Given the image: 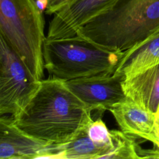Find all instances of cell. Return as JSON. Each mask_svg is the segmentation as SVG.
Instances as JSON below:
<instances>
[{"mask_svg": "<svg viewBox=\"0 0 159 159\" xmlns=\"http://www.w3.org/2000/svg\"><path fill=\"white\" fill-rule=\"evenodd\" d=\"M92 111L54 78L42 80L39 88L15 116L14 124L27 134L53 144L72 141L93 120Z\"/></svg>", "mask_w": 159, "mask_h": 159, "instance_id": "6da1fadb", "label": "cell"}, {"mask_svg": "<svg viewBox=\"0 0 159 159\" xmlns=\"http://www.w3.org/2000/svg\"><path fill=\"white\" fill-rule=\"evenodd\" d=\"M159 29V0H117L81 27L76 35L124 52Z\"/></svg>", "mask_w": 159, "mask_h": 159, "instance_id": "7a4b0ae2", "label": "cell"}, {"mask_svg": "<svg viewBox=\"0 0 159 159\" xmlns=\"http://www.w3.org/2000/svg\"><path fill=\"white\" fill-rule=\"evenodd\" d=\"M44 68L51 78L64 81L114 73L123 52L106 48L79 35L45 38Z\"/></svg>", "mask_w": 159, "mask_h": 159, "instance_id": "3957f363", "label": "cell"}, {"mask_svg": "<svg viewBox=\"0 0 159 159\" xmlns=\"http://www.w3.org/2000/svg\"><path fill=\"white\" fill-rule=\"evenodd\" d=\"M0 34L37 80L43 76L44 20L35 0H0Z\"/></svg>", "mask_w": 159, "mask_h": 159, "instance_id": "277c9868", "label": "cell"}, {"mask_svg": "<svg viewBox=\"0 0 159 159\" xmlns=\"http://www.w3.org/2000/svg\"><path fill=\"white\" fill-rule=\"evenodd\" d=\"M20 57L0 37V114L16 116L39 88Z\"/></svg>", "mask_w": 159, "mask_h": 159, "instance_id": "5b68a950", "label": "cell"}, {"mask_svg": "<svg viewBox=\"0 0 159 159\" xmlns=\"http://www.w3.org/2000/svg\"><path fill=\"white\" fill-rule=\"evenodd\" d=\"M124 77L116 73L99 75L68 80V88L92 112L96 111L102 116L106 111L124 100L122 81Z\"/></svg>", "mask_w": 159, "mask_h": 159, "instance_id": "8992f818", "label": "cell"}, {"mask_svg": "<svg viewBox=\"0 0 159 159\" xmlns=\"http://www.w3.org/2000/svg\"><path fill=\"white\" fill-rule=\"evenodd\" d=\"M117 0H76L53 14L46 38L73 37L91 19L111 6Z\"/></svg>", "mask_w": 159, "mask_h": 159, "instance_id": "52a82bcc", "label": "cell"}, {"mask_svg": "<svg viewBox=\"0 0 159 159\" xmlns=\"http://www.w3.org/2000/svg\"><path fill=\"white\" fill-rule=\"evenodd\" d=\"M109 111L121 130L135 137L151 142L159 147V117L126 98L113 106Z\"/></svg>", "mask_w": 159, "mask_h": 159, "instance_id": "ba28073f", "label": "cell"}, {"mask_svg": "<svg viewBox=\"0 0 159 159\" xmlns=\"http://www.w3.org/2000/svg\"><path fill=\"white\" fill-rule=\"evenodd\" d=\"M51 143L27 134L14 124L13 117L2 115L0 118V158H40Z\"/></svg>", "mask_w": 159, "mask_h": 159, "instance_id": "9c48e42d", "label": "cell"}, {"mask_svg": "<svg viewBox=\"0 0 159 159\" xmlns=\"http://www.w3.org/2000/svg\"><path fill=\"white\" fill-rule=\"evenodd\" d=\"M125 96L159 117V63L122 81Z\"/></svg>", "mask_w": 159, "mask_h": 159, "instance_id": "30bf717a", "label": "cell"}, {"mask_svg": "<svg viewBox=\"0 0 159 159\" xmlns=\"http://www.w3.org/2000/svg\"><path fill=\"white\" fill-rule=\"evenodd\" d=\"M159 63V29L142 42L123 52L114 73L124 79Z\"/></svg>", "mask_w": 159, "mask_h": 159, "instance_id": "8fae6325", "label": "cell"}, {"mask_svg": "<svg viewBox=\"0 0 159 159\" xmlns=\"http://www.w3.org/2000/svg\"><path fill=\"white\" fill-rule=\"evenodd\" d=\"M111 149L112 146L99 145L93 142L86 130L71 142L63 144H51L44 151L41 158H104Z\"/></svg>", "mask_w": 159, "mask_h": 159, "instance_id": "7c38bea8", "label": "cell"}, {"mask_svg": "<svg viewBox=\"0 0 159 159\" xmlns=\"http://www.w3.org/2000/svg\"><path fill=\"white\" fill-rule=\"evenodd\" d=\"M112 147L104 158L140 159L142 148L135 142L134 136L122 130H111Z\"/></svg>", "mask_w": 159, "mask_h": 159, "instance_id": "4fadbf2b", "label": "cell"}, {"mask_svg": "<svg viewBox=\"0 0 159 159\" xmlns=\"http://www.w3.org/2000/svg\"><path fill=\"white\" fill-rule=\"evenodd\" d=\"M86 132L90 139L94 143L112 147L111 132L102 120V116H99L98 119L93 120L89 124Z\"/></svg>", "mask_w": 159, "mask_h": 159, "instance_id": "5bb4252c", "label": "cell"}, {"mask_svg": "<svg viewBox=\"0 0 159 159\" xmlns=\"http://www.w3.org/2000/svg\"><path fill=\"white\" fill-rule=\"evenodd\" d=\"M76 0H47L48 6L45 11L47 15H52Z\"/></svg>", "mask_w": 159, "mask_h": 159, "instance_id": "9a60e30c", "label": "cell"}, {"mask_svg": "<svg viewBox=\"0 0 159 159\" xmlns=\"http://www.w3.org/2000/svg\"><path fill=\"white\" fill-rule=\"evenodd\" d=\"M35 2L37 7L41 12L43 13L45 11L48 6L47 0H35Z\"/></svg>", "mask_w": 159, "mask_h": 159, "instance_id": "2e32d148", "label": "cell"}]
</instances>
